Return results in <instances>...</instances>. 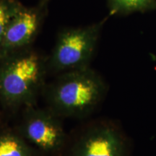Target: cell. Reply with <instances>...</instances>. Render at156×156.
I'll return each instance as SVG.
<instances>
[{"instance_id": "obj_3", "label": "cell", "mask_w": 156, "mask_h": 156, "mask_svg": "<svg viewBox=\"0 0 156 156\" xmlns=\"http://www.w3.org/2000/svg\"><path fill=\"white\" fill-rule=\"evenodd\" d=\"M101 24L71 30L58 38L51 58V65L58 71L87 67L96 44Z\"/></svg>"}, {"instance_id": "obj_5", "label": "cell", "mask_w": 156, "mask_h": 156, "mask_svg": "<svg viewBox=\"0 0 156 156\" xmlns=\"http://www.w3.org/2000/svg\"><path fill=\"white\" fill-rule=\"evenodd\" d=\"M127 147L118 129L106 123L93 126L75 144L71 156H126Z\"/></svg>"}, {"instance_id": "obj_7", "label": "cell", "mask_w": 156, "mask_h": 156, "mask_svg": "<svg viewBox=\"0 0 156 156\" xmlns=\"http://www.w3.org/2000/svg\"><path fill=\"white\" fill-rule=\"evenodd\" d=\"M0 156H35L23 136L7 133L0 136Z\"/></svg>"}, {"instance_id": "obj_9", "label": "cell", "mask_w": 156, "mask_h": 156, "mask_svg": "<svg viewBox=\"0 0 156 156\" xmlns=\"http://www.w3.org/2000/svg\"><path fill=\"white\" fill-rule=\"evenodd\" d=\"M11 20L10 13L3 4H0V42L2 41L4 35Z\"/></svg>"}, {"instance_id": "obj_1", "label": "cell", "mask_w": 156, "mask_h": 156, "mask_svg": "<svg viewBox=\"0 0 156 156\" xmlns=\"http://www.w3.org/2000/svg\"><path fill=\"white\" fill-rule=\"evenodd\" d=\"M106 87L103 79L87 67L69 70L48 88V101L56 115L82 116L101 102Z\"/></svg>"}, {"instance_id": "obj_2", "label": "cell", "mask_w": 156, "mask_h": 156, "mask_svg": "<svg viewBox=\"0 0 156 156\" xmlns=\"http://www.w3.org/2000/svg\"><path fill=\"white\" fill-rule=\"evenodd\" d=\"M42 73L41 62L34 54L15 58L0 71V91L12 104H29L40 87Z\"/></svg>"}, {"instance_id": "obj_4", "label": "cell", "mask_w": 156, "mask_h": 156, "mask_svg": "<svg viewBox=\"0 0 156 156\" xmlns=\"http://www.w3.org/2000/svg\"><path fill=\"white\" fill-rule=\"evenodd\" d=\"M23 137L46 153H56L65 142V132L53 112L30 108L23 122Z\"/></svg>"}, {"instance_id": "obj_8", "label": "cell", "mask_w": 156, "mask_h": 156, "mask_svg": "<svg viewBox=\"0 0 156 156\" xmlns=\"http://www.w3.org/2000/svg\"><path fill=\"white\" fill-rule=\"evenodd\" d=\"M113 13L129 14L134 12H145L156 9V0H109Z\"/></svg>"}, {"instance_id": "obj_6", "label": "cell", "mask_w": 156, "mask_h": 156, "mask_svg": "<svg viewBox=\"0 0 156 156\" xmlns=\"http://www.w3.org/2000/svg\"><path fill=\"white\" fill-rule=\"evenodd\" d=\"M38 17L31 12H20L11 19L2 41L5 47L17 48L30 42L38 28Z\"/></svg>"}]
</instances>
